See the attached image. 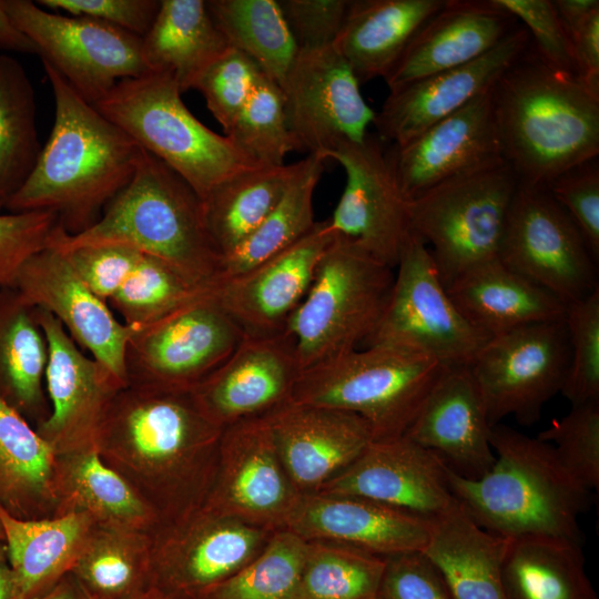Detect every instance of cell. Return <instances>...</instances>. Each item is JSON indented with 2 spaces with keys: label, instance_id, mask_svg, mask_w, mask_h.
<instances>
[{
  "label": "cell",
  "instance_id": "1",
  "mask_svg": "<svg viewBox=\"0 0 599 599\" xmlns=\"http://www.w3.org/2000/svg\"><path fill=\"white\" fill-rule=\"evenodd\" d=\"M223 429L204 414L191 390L125 385L105 412L95 448L162 525L203 506Z\"/></svg>",
  "mask_w": 599,
  "mask_h": 599
},
{
  "label": "cell",
  "instance_id": "2",
  "mask_svg": "<svg viewBox=\"0 0 599 599\" xmlns=\"http://www.w3.org/2000/svg\"><path fill=\"white\" fill-rule=\"evenodd\" d=\"M54 97V122L37 162L10 199V213L48 211L67 234L91 227L130 182L141 148L42 62Z\"/></svg>",
  "mask_w": 599,
  "mask_h": 599
},
{
  "label": "cell",
  "instance_id": "3",
  "mask_svg": "<svg viewBox=\"0 0 599 599\" xmlns=\"http://www.w3.org/2000/svg\"><path fill=\"white\" fill-rule=\"evenodd\" d=\"M493 108L501 156L520 182L548 186L599 154V89L528 50L498 79Z\"/></svg>",
  "mask_w": 599,
  "mask_h": 599
},
{
  "label": "cell",
  "instance_id": "4",
  "mask_svg": "<svg viewBox=\"0 0 599 599\" xmlns=\"http://www.w3.org/2000/svg\"><path fill=\"white\" fill-rule=\"evenodd\" d=\"M491 468L477 479L447 467L449 490L481 529L506 538L551 537L580 541L579 517L590 494L559 461L552 446L497 424Z\"/></svg>",
  "mask_w": 599,
  "mask_h": 599
},
{
  "label": "cell",
  "instance_id": "5",
  "mask_svg": "<svg viewBox=\"0 0 599 599\" xmlns=\"http://www.w3.org/2000/svg\"><path fill=\"white\" fill-rule=\"evenodd\" d=\"M102 244L131 246L163 261L197 287L216 286L222 257L207 233L201 197L142 148L133 176L101 217L74 235L59 225L49 246L65 252Z\"/></svg>",
  "mask_w": 599,
  "mask_h": 599
},
{
  "label": "cell",
  "instance_id": "6",
  "mask_svg": "<svg viewBox=\"0 0 599 599\" xmlns=\"http://www.w3.org/2000/svg\"><path fill=\"white\" fill-rule=\"evenodd\" d=\"M181 94L171 74L151 71L119 81L93 105L202 200L224 180L258 164L195 118Z\"/></svg>",
  "mask_w": 599,
  "mask_h": 599
},
{
  "label": "cell",
  "instance_id": "7",
  "mask_svg": "<svg viewBox=\"0 0 599 599\" xmlns=\"http://www.w3.org/2000/svg\"><path fill=\"white\" fill-rule=\"evenodd\" d=\"M394 277L393 268L335 234L283 331L301 369L361 348L384 313Z\"/></svg>",
  "mask_w": 599,
  "mask_h": 599
},
{
  "label": "cell",
  "instance_id": "8",
  "mask_svg": "<svg viewBox=\"0 0 599 599\" xmlns=\"http://www.w3.org/2000/svg\"><path fill=\"white\" fill-rule=\"evenodd\" d=\"M444 366L409 349L368 346L301 372L288 404L358 415L374 439L405 434Z\"/></svg>",
  "mask_w": 599,
  "mask_h": 599
},
{
  "label": "cell",
  "instance_id": "9",
  "mask_svg": "<svg viewBox=\"0 0 599 599\" xmlns=\"http://www.w3.org/2000/svg\"><path fill=\"white\" fill-rule=\"evenodd\" d=\"M518 181L500 160L408 201L409 231L427 245L446 288L498 257Z\"/></svg>",
  "mask_w": 599,
  "mask_h": 599
},
{
  "label": "cell",
  "instance_id": "10",
  "mask_svg": "<svg viewBox=\"0 0 599 599\" xmlns=\"http://www.w3.org/2000/svg\"><path fill=\"white\" fill-rule=\"evenodd\" d=\"M384 313L361 347L392 346L425 354L443 366H470L490 336L450 298L425 242L409 233Z\"/></svg>",
  "mask_w": 599,
  "mask_h": 599
},
{
  "label": "cell",
  "instance_id": "11",
  "mask_svg": "<svg viewBox=\"0 0 599 599\" xmlns=\"http://www.w3.org/2000/svg\"><path fill=\"white\" fill-rule=\"evenodd\" d=\"M14 26L83 100L95 104L119 81L151 72L142 38L87 17H68L29 0H2Z\"/></svg>",
  "mask_w": 599,
  "mask_h": 599
},
{
  "label": "cell",
  "instance_id": "12",
  "mask_svg": "<svg viewBox=\"0 0 599 599\" xmlns=\"http://www.w3.org/2000/svg\"><path fill=\"white\" fill-rule=\"evenodd\" d=\"M214 287L133 333L124 357L126 385L192 390L230 357L244 333Z\"/></svg>",
  "mask_w": 599,
  "mask_h": 599
},
{
  "label": "cell",
  "instance_id": "13",
  "mask_svg": "<svg viewBox=\"0 0 599 599\" xmlns=\"http://www.w3.org/2000/svg\"><path fill=\"white\" fill-rule=\"evenodd\" d=\"M570 344L565 321L540 322L490 337L469 366L490 426L508 416L531 426L565 385Z\"/></svg>",
  "mask_w": 599,
  "mask_h": 599
},
{
  "label": "cell",
  "instance_id": "14",
  "mask_svg": "<svg viewBox=\"0 0 599 599\" xmlns=\"http://www.w3.org/2000/svg\"><path fill=\"white\" fill-rule=\"evenodd\" d=\"M498 257L565 304L599 287L597 262L580 231L547 186L518 181Z\"/></svg>",
  "mask_w": 599,
  "mask_h": 599
},
{
  "label": "cell",
  "instance_id": "15",
  "mask_svg": "<svg viewBox=\"0 0 599 599\" xmlns=\"http://www.w3.org/2000/svg\"><path fill=\"white\" fill-rule=\"evenodd\" d=\"M273 532L201 506L152 534V585L200 599L253 560Z\"/></svg>",
  "mask_w": 599,
  "mask_h": 599
},
{
  "label": "cell",
  "instance_id": "16",
  "mask_svg": "<svg viewBox=\"0 0 599 599\" xmlns=\"http://www.w3.org/2000/svg\"><path fill=\"white\" fill-rule=\"evenodd\" d=\"M280 88L296 151L326 160L345 142H361L376 112L335 48L298 50Z\"/></svg>",
  "mask_w": 599,
  "mask_h": 599
},
{
  "label": "cell",
  "instance_id": "17",
  "mask_svg": "<svg viewBox=\"0 0 599 599\" xmlns=\"http://www.w3.org/2000/svg\"><path fill=\"white\" fill-rule=\"evenodd\" d=\"M301 496L265 416L223 429L215 476L203 507L276 531L285 529Z\"/></svg>",
  "mask_w": 599,
  "mask_h": 599
},
{
  "label": "cell",
  "instance_id": "18",
  "mask_svg": "<svg viewBox=\"0 0 599 599\" xmlns=\"http://www.w3.org/2000/svg\"><path fill=\"white\" fill-rule=\"evenodd\" d=\"M346 173V184L328 220L331 230L380 263L396 268L409 235L408 200L388 166L382 141L367 134L326 155Z\"/></svg>",
  "mask_w": 599,
  "mask_h": 599
},
{
  "label": "cell",
  "instance_id": "19",
  "mask_svg": "<svg viewBox=\"0 0 599 599\" xmlns=\"http://www.w3.org/2000/svg\"><path fill=\"white\" fill-rule=\"evenodd\" d=\"M37 308L49 346L44 380L51 410L34 429L57 455L95 448L105 412L125 385L87 356L51 313Z\"/></svg>",
  "mask_w": 599,
  "mask_h": 599
},
{
  "label": "cell",
  "instance_id": "20",
  "mask_svg": "<svg viewBox=\"0 0 599 599\" xmlns=\"http://www.w3.org/2000/svg\"><path fill=\"white\" fill-rule=\"evenodd\" d=\"M493 89L385 151L390 172L408 201L446 181L504 160Z\"/></svg>",
  "mask_w": 599,
  "mask_h": 599
},
{
  "label": "cell",
  "instance_id": "21",
  "mask_svg": "<svg viewBox=\"0 0 599 599\" xmlns=\"http://www.w3.org/2000/svg\"><path fill=\"white\" fill-rule=\"evenodd\" d=\"M12 286L51 313L82 351L126 385L125 349L136 329L81 281L64 253L52 246L39 251L22 265Z\"/></svg>",
  "mask_w": 599,
  "mask_h": 599
},
{
  "label": "cell",
  "instance_id": "22",
  "mask_svg": "<svg viewBox=\"0 0 599 599\" xmlns=\"http://www.w3.org/2000/svg\"><path fill=\"white\" fill-rule=\"evenodd\" d=\"M318 493L367 498L428 520L455 504L447 466L405 435L373 439Z\"/></svg>",
  "mask_w": 599,
  "mask_h": 599
},
{
  "label": "cell",
  "instance_id": "23",
  "mask_svg": "<svg viewBox=\"0 0 599 599\" xmlns=\"http://www.w3.org/2000/svg\"><path fill=\"white\" fill-rule=\"evenodd\" d=\"M529 45L528 31L515 26L480 58L390 90L373 122L377 138L400 144L460 110L490 91Z\"/></svg>",
  "mask_w": 599,
  "mask_h": 599
},
{
  "label": "cell",
  "instance_id": "24",
  "mask_svg": "<svg viewBox=\"0 0 599 599\" xmlns=\"http://www.w3.org/2000/svg\"><path fill=\"white\" fill-rule=\"evenodd\" d=\"M301 372L283 332L244 335L230 357L191 392L204 414L225 428L288 404Z\"/></svg>",
  "mask_w": 599,
  "mask_h": 599
},
{
  "label": "cell",
  "instance_id": "25",
  "mask_svg": "<svg viewBox=\"0 0 599 599\" xmlns=\"http://www.w3.org/2000/svg\"><path fill=\"white\" fill-rule=\"evenodd\" d=\"M334 236L328 220L317 221L304 237L284 251L214 287L219 303L244 335L273 336L284 331Z\"/></svg>",
  "mask_w": 599,
  "mask_h": 599
},
{
  "label": "cell",
  "instance_id": "26",
  "mask_svg": "<svg viewBox=\"0 0 599 599\" xmlns=\"http://www.w3.org/2000/svg\"><path fill=\"white\" fill-rule=\"evenodd\" d=\"M491 426L469 366H444L405 436L455 474L477 479L495 463Z\"/></svg>",
  "mask_w": 599,
  "mask_h": 599
},
{
  "label": "cell",
  "instance_id": "27",
  "mask_svg": "<svg viewBox=\"0 0 599 599\" xmlns=\"http://www.w3.org/2000/svg\"><path fill=\"white\" fill-rule=\"evenodd\" d=\"M265 417L283 465L302 495L321 491L374 439L365 419L344 410L286 404Z\"/></svg>",
  "mask_w": 599,
  "mask_h": 599
},
{
  "label": "cell",
  "instance_id": "28",
  "mask_svg": "<svg viewBox=\"0 0 599 599\" xmlns=\"http://www.w3.org/2000/svg\"><path fill=\"white\" fill-rule=\"evenodd\" d=\"M285 529L387 558L423 551L432 520L367 498L313 493L301 496Z\"/></svg>",
  "mask_w": 599,
  "mask_h": 599
},
{
  "label": "cell",
  "instance_id": "29",
  "mask_svg": "<svg viewBox=\"0 0 599 599\" xmlns=\"http://www.w3.org/2000/svg\"><path fill=\"white\" fill-rule=\"evenodd\" d=\"M514 27L515 18L491 0H447L384 80L390 91L467 64L494 49Z\"/></svg>",
  "mask_w": 599,
  "mask_h": 599
},
{
  "label": "cell",
  "instance_id": "30",
  "mask_svg": "<svg viewBox=\"0 0 599 599\" xmlns=\"http://www.w3.org/2000/svg\"><path fill=\"white\" fill-rule=\"evenodd\" d=\"M446 290L463 315L490 337L534 323L564 321L567 307L499 257L467 271Z\"/></svg>",
  "mask_w": 599,
  "mask_h": 599
},
{
  "label": "cell",
  "instance_id": "31",
  "mask_svg": "<svg viewBox=\"0 0 599 599\" xmlns=\"http://www.w3.org/2000/svg\"><path fill=\"white\" fill-rule=\"evenodd\" d=\"M447 0H351L333 44L361 82L385 79Z\"/></svg>",
  "mask_w": 599,
  "mask_h": 599
},
{
  "label": "cell",
  "instance_id": "32",
  "mask_svg": "<svg viewBox=\"0 0 599 599\" xmlns=\"http://www.w3.org/2000/svg\"><path fill=\"white\" fill-rule=\"evenodd\" d=\"M49 346L38 308L14 286H0V399L33 427L50 415Z\"/></svg>",
  "mask_w": 599,
  "mask_h": 599
},
{
  "label": "cell",
  "instance_id": "33",
  "mask_svg": "<svg viewBox=\"0 0 599 599\" xmlns=\"http://www.w3.org/2000/svg\"><path fill=\"white\" fill-rule=\"evenodd\" d=\"M55 498L54 517L83 512L98 525L150 534L161 526L153 508L102 461L97 448L58 455Z\"/></svg>",
  "mask_w": 599,
  "mask_h": 599
},
{
  "label": "cell",
  "instance_id": "34",
  "mask_svg": "<svg viewBox=\"0 0 599 599\" xmlns=\"http://www.w3.org/2000/svg\"><path fill=\"white\" fill-rule=\"evenodd\" d=\"M508 539L478 527L456 502L432 520L423 550L453 599H506L500 566Z\"/></svg>",
  "mask_w": 599,
  "mask_h": 599
},
{
  "label": "cell",
  "instance_id": "35",
  "mask_svg": "<svg viewBox=\"0 0 599 599\" xmlns=\"http://www.w3.org/2000/svg\"><path fill=\"white\" fill-rule=\"evenodd\" d=\"M3 542L23 599H38L71 572L95 521L77 512L23 520L0 507Z\"/></svg>",
  "mask_w": 599,
  "mask_h": 599
},
{
  "label": "cell",
  "instance_id": "36",
  "mask_svg": "<svg viewBox=\"0 0 599 599\" xmlns=\"http://www.w3.org/2000/svg\"><path fill=\"white\" fill-rule=\"evenodd\" d=\"M57 458L34 427L0 399V507L23 520L54 517Z\"/></svg>",
  "mask_w": 599,
  "mask_h": 599
},
{
  "label": "cell",
  "instance_id": "37",
  "mask_svg": "<svg viewBox=\"0 0 599 599\" xmlns=\"http://www.w3.org/2000/svg\"><path fill=\"white\" fill-rule=\"evenodd\" d=\"M227 48L204 0H160L155 19L142 38L150 70L171 74L182 93Z\"/></svg>",
  "mask_w": 599,
  "mask_h": 599
},
{
  "label": "cell",
  "instance_id": "38",
  "mask_svg": "<svg viewBox=\"0 0 599 599\" xmlns=\"http://www.w3.org/2000/svg\"><path fill=\"white\" fill-rule=\"evenodd\" d=\"M500 573L506 599H598L585 570L580 541L508 539Z\"/></svg>",
  "mask_w": 599,
  "mask_h": 599
},
{
  "label": "cell",
  "instance_id": "39",
  "mask_svg": "<svg viewBox=\"0 0 599 599\" xmlns=\"http://www.w3.org/2000/svg\"><path fill=\"white\" fill-rule=\"evenodd\" d=\"M298 167L255 165L216 185L202 199L207 233L223 258L252 234L276 206Z\"/></svg>",
  "mask_w": 599,
  "mask_h": 599
},
{
  "label": "cell",
  "instance_id": "40",
  "mask_svg": "<svg viewBox=\"0 0 599 599\" xmlns=\"http://www.w3.org/2000/svg\"><path fill=\"white\" fill-rule=\"evenodd\" d=\"M71 572L94 599H131L152 586V534L94 524Z\"/></svg>",
  "mask_w": 599,
  "mask_h": 599
},
{
  "label": "cell",
  "instance_id": "41",
  "mask_svg": "<svg viewBox=\"0 0 599 599\" xmlns=\"http://www.w3.org/2000/svg\"><path fill=\"white\" fill-rule=\"evenodd\" d=\"M323 159L307 155L276 206L233 252L222 258L217 283L240 276L304 237L316 224L314 191L324 170Z\"/></svg>",
  "mask_w": 599,
  "mask_h": 599
},
{
  "label": "cell",
  "instance_id": "42",
  "mask_svg": "<svg viewBox=\"0 0 599 599\" xmlns=\"http://www.w3.org/2000/svg\"><path fill=\"white\" fill-rule=\"evenodd\" d=\"M206 7L229 47L280 85L298 49L277 0H209Z\"/></svg>",
  "mask_w": 599,
  "mask_h": 599
},
{
  "label": "cell",
  "instance_id": "43",
  "mask_svg": "<svg viewBox=\"0 0 599 599\" xmlns=\"http://www.w3.org/2000/svg\"><path fill=\"white\" fill-rule=\"evenodd\" d=\"M41 148L32 83L19 61L0 53V213L31 173Z\"/></svg>",
  "mask_w": 599,
  "mask_h": 599
},
{
  "label": "cell",
  "instance_id": "44",
  "mask_svg": "<svg viewBox=\"0 0 599 599\" xmlns=\"http://www.w3.org/2000/svg\"><path fill=\"white\" fill-rule=\"evenodd\" d=\"M384 557L329 541H308L297 599H379Z\"/></svg>",
  "mask_w": 599,
  "mask_h": 599
},
{
  "label": "cell",
  "instance_id": "45",
  "mask_svg": "<svg viewBox=\"0 0 599 599\" xmlns=\"http://www.w3.org/2000/svg\"><path fill=\"white\" fill-rule=\"evenodd\" d=\"M307 542L288 529L274 531L253 560L200 599H297Z\"/></svg>",
  "mask_w": 599,
  "mask_h": 599
},
{
  "label": "cell",
  "instance_id": "46",
  "mask_svg": "<svg viewBox=\"0 0 599 599\" xmlns=\"http://www.w3.org/2000/svg\"><path fill=\"white\" fill-rule=\"evenodd\" d=\"M211 288L191 284L163 261L143 254L132 274L108 303L121 316L122 323L140 329Z\"/></svg>",
  "mask_w": 599,
  "mask_h": 599
},
{
  "label": "cell",
  "instance_id": "47",
  "mask_svg": "<svg viewBox=\"0 0 599 599\" xmlns=\"http://www.w3.org/2000/svg\"><path fill=\"white\" fill-rule=\"evenodd\" d=\"M258 165H283L296 151L280 85L264 74L224 134Z\"/></svg>",
  "mask_w": 599,
  "mask_h": 599
},
{
  "label": "cell",
  "instance_id": "48",
  "mask_svg": "<svg viewBox=\"0 0 599 599\" xmlns=\"http://www.w3.org/2000/svg\"><path fill=\"white\" fill-rule=\"evenodd\" d=\"M570 365L561 394L579 405L599 402V287L567 304Z\"/></svg>",
  "mask_w": 599,
  "mask_h": 599
},
{
  "label": "cell",
  "instance_id": "49",
  "mask_svg": "<svg viewBox=\"0 0 599 599\" xmlns=\"http://www.w3.org/2000/svg\"><path fill=\"white\" fill-rule=\"evenodd\" d=\"M561 465L589 491L599 487V402L572 405L570 412L540 432Z\"/></svg>",
  "mask_w": 599,
  "mask_h": 599
},
{
  "label": "cell",
  "instance_id": "50",
  "mask_svg": "<svg viewBox=\"0 0 599 599\" xmlns=\"http://www.w3.org/2000/svg\"><path fill=\"white\" fill-rule=\"evenodd\" d=\"M262 75L250 58L229 47L202 71L192 89L204 97L207 109L225 134Z\"/></svg>",
  "mask_w": 599,
  "mask_h": 599
},
{
  "label": "cell",
  "instance_id": "51",
  "mask_svg": "<svg viewBox=\"0 0 599 599\" xmlns=\"http://www.w3.org/2000/svg\"><path fill=\"white\" fill-rule=\"evenodd\" d=\"M580 231L593 260L599 258V165L597 158L561 173L547 186Z\"/></svg>",
  "mask_w": 599,
  "mask_h": 599
},
{
  "label": "cell",
  "instance_id": "52",
  "mask_svg": "<svg viewBox=\"0 0 599 599\" xmlns=\"http://www.w3.org/2000/svg\"><path fill=\"white\" fill-rule=\"evenodd\" d=\"M59 225L48 211L0 213V286L13 284L22 265L49 246Z\"/></svg>",
  "mask_w": 599,
  "mask_h": 599
},
{
  "label": "cell",
  "instance_id": "53",
  "mask_svg": "<svg viewBox=\"0 0 599 599\" xmlns=\"http://www.w3.org/2000/svg\"><path fill=\"white\" fill-rule=\"evenodd\" d=\"M519 19L534 38L536 54L548 67L577 75L568 34L549 0H491Z\"/></svg>",
  "mask_w": 599,
  "mask_h": 599
},
{
  "label": "cell",
  "instance_id": "54",
  "mask_svg": "<svg viewBox=\"0 0 599 599\" xmlns=\"http://www.w3.org/2000/svg\"><path fill=\"white\" fill-rule=\"evenodd\" d=\"M62 253L81 281L105 302L121 288L144 254L121 244L81 246Z\"/></svg>",
  "mask_w": 599,
  "mask_h": 599
},
{
  "label": "cell",
  "instance_id": "55",
  "mask_svg": "<svg viewBox=\"0 0 599 599\" xmlns=\"http://www.w3.org/2000/svg\"><path fill=\"white\" fill-rule=\"evenodd\" d=\"M298 50L332 47L351 0H277Z\"/></svg>",
  "mask_w": 599,
  "mask_h": 599
},
{
  "label": "cell",
  "instance_id": "56",
  "mask_svg": "<svg viewBox=\"0 0 599 599\" xmlns=\"http://www.w3.org/2000/svg\"><path fill=\"white\" fill-rule=\"evenodd\" d=\"M385 560L379 599H453L438 569L423 551Z\"/></svg>",
  "mask_w": 599,
  "mask_h": 599
},
{
  "label": "cell",
  "instance_id": "57",
  "mask_svg": "<svg viewBox=\"0 0 599 599\" xmlns=\"http://www.w3.org/2000/svg\"><path fill=\"white\" fill-rule=\"evenodd\" d=\"M51 11L87 17L143 38L158 13L159 0H39Z\"/></svg>",
  "mask_w": 599,
  "mask_h": 599
},
{
  "label": "cell",
  "instance_id": "58",
  "mask_svg": "<svg viewBox=\"0 0 599 599\" xmlns=\"http://www.w3.org/2000/svg\"><path fill=\"white\" fill-rule=\"evenodd\" d=\"M569 41L577 75L599 89V10L569 35Z\"/></svg>",
  "mask_w": 599,
  "mask_h": 599
},
{
  "label": "cell",
  "instance_id": "59",
  "mask_svg": "<svg viewBox=\"0 0 599 599\" xmlns=\"http://www.w3.org/2000/svg\"><path fill=\"white\" fill-rule=\"evenodd\" d=\"M556 12L569 35L596 10L598 0H555Z\"/></svg>",
  "mask_w": 599,
  "mask_h": 599
},
{
  "label": "cell",
  "instance_id": "60",
  "mask_svg": "<svg viewBox=\"0 0 599 599\" xmlns=\"http://www.w3.org/2000/svg\"><path fill=\"white\" fill-rule=\"evenodd\" d=\"M0 48L21 52L37 53L33 42L11 21L0 0Z\"/></svg>",
  "mask_w": 599,
  "mask_h": 599
},
{
  "label": "cell",
  "instance_id": "61",
  "mask_svg": "<svg viewBox=\"0 0 599 599\" xmlns=\"http://www.w3.org/2000/svg\"><path fill=\"white\" fill-rule=\"evenodd\" d=\"M38 599H94L81 586L72 572L62 577L48 592Z\"/></svg>",
  "mask_w": 599,
  "mask_h": 599
},
{
  "label": "cell",
  "instance_id": "62",
  "mask_svg": "<svg viewBox=\"0 0 599 599\" xmlns=\"http://www.w3.org/2000/svg\"><path fill=\"white\" fill-rule=\"evenodd\" d=\"M0 599H23L14 573L10 567L7 548L0 541Z\"/></svg>",
  "mask_w": 599,
  "mask_h": 599
},
{
  "label": "cell",
  "instance_id": "63",
  "mask_svg": "<svg viewBox=\"0 0 599 599\" xmlns=\"http://www.w3.org/2000/svg\"><path fill=\"white\" fill-rule=\"evenodd\" d=\"M131 599H186L180 595L166 591L158 586H150L148 589Z\"/></svg>",
  "mask_w": 599,
  "mask_h": 599
},
{
  "label": "cell",
  "instance_id": "64",
  "mask_svg": "<svg viewBox=\"0 0 599 599\" xmlns=\"http://www.w3.org/2000/svg\"><path fill=\"white\" fill-rule=\"evenodd\" d=\"M3 529H2V526H1V522H0V541H3Z\"/></svg>",
  "mask_w": 599,
  "mask_h": 599
}]
</instances>
